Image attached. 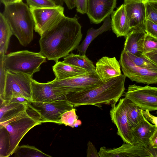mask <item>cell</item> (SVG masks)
I'll return each mask as SVG.
<instances>
[{
	"label": "cell",
	"mask_w": 157,
	"mask_h": 157,
	"mask_svg": "<svg viewBox=\"0 0 157 157\" xmlns=\"http://www.w3.org/2000/svg\"><path fill=\"white\" fill-rule=\"evenodd\" d=\"M79 18L76 14L72 17L65 16L57 25L40 36V52L48 60L56 63L77 48L82 37Z\"/></svg>",
	"instance_id": "6da1fadb"
},
{
	"label": "cell",
	"mask_w": 157,
	"mask_h": 157,
	"mask_svg": "<svg viewBox=\"0 0 157 157\" xmlns=\"http://www.w3.org/2000/svg\"><path fill=\"white\" fill-rule=\"evenodd\" d=\"M126 77L123 74L111 79L101 86L90 90L66 95L74 107L92 105L101 108L103 104L116 105L125 90Z\"/></svg>",
	"instance_id": "7a4b0ae2"
},
{
	"label": "cell",
	"mask_w": 157,
	"mask_h": 157,
	"mask_svg": "<svg viewBox=\"0 0 157 157\" xmlns=\"http://www.w3.org/2000/svg\"><path fill=\"white\" fill-rule=\"evenodd\" d=\"M3 14L20 43L26 46L33 40L34 24L28 5L22 1L4 5Z\"/></svg>",
	"instance_id": "3957f363"
},
{
	"label": "cell",
	"mask_w": 157,
	"mask_h": 157,
	"mask_svg": "<svg viewBox=\"0 0 157 157\" xmlns=\"http://www.w3.org/2000/svg\"><path fill=\"white\" fill-rule=\"evenodd\" d=\"M46 59L40 52L26 50L5 55L3 62L6 71L21 72L33 77L34 74L40 71V65L46 61Z\"/></svg>",
	"instance_id": "277c9868"
},
{
	"label": "cell",
	"mask_w": 157,
	"mask_h": 157,
	"mask_svg": "<svg viewBox=\"0 0 157 157\" xmlns=\"http://www.w3.org/2000/svg\"><path fill=\"white\" fill-rule=\"evenodd\" d=\"M74 107L66 100L50 102L28 101L26 111L29 116L41 124L52 122L60 124L59 120L62 114Z\"/></svg>",
	"instance_id": "5b68a950"
},
{
	"label": "cell",
	"mask_w": 157,
	"mask_h": 157,
	"mask_svg": "<svg viewBox=\"0 0 157 157\" xmlns=\"http://www.w3.org/2000/svg\"><path fill=\"white\" fill-rule=\"evenodd\" d=\"M32 76L21 72L6 71L4 88L0 93V101H8L18 97L32 101Z\"/></svg>",
	"instance_id": "8992f818"
},
{
	"label": "cell",
	"mask_w": 157,
	"mask_h": 157,
	"mask_svg": "<svg viewBox=\"0 0 157 157\" xmlns=\"http://www.w3.org/2000/svg\"><path fill=\"white\" fill-rule=\"evenodd\" d=\"M40 124L29 115L26 109L10 119L0 123V126L4 127L8 133L10 156L19 146L25 135L33 127Z\"/></svg>",
	"instance_id": "52a82bcc"
},
{
	"label": "cell",
	"mask_w": 157,
	"mask_h": 157,
	"mask_svg": "<svg viewBox=\"0 0 157 157\" xmlns=\"http://www.w3.org/2000/svg\"><path fill=\"white\" fill-rule=\"evenodd\" d=\"M49 82L52 86L61 90L65 95L93 89L105 83L100 80L96 72H88L72 78L55 79Z\"/></svg>",
	"instance_id": "ba28073f"
},
{
	"label": "cell",
	"mask_w": 157,
	"mask_h": 157,
	"mask_svg": "<svg viewBox=\"0 0 157 157\" xmlns=\"http://www.w3.org/2000/svg\"><path fill=\"white\" fill-rule=\"evenodd\" d=\"M30 9L34 22V30L40 36L57 25L65 16L64 8L61 6Z\"/></svg>",
	"instance_id": "9c48e42d"
},
{
	"label": "cell",
	"mask_w": 157,
	"mask_h": 157,
	"mask_svg": "<svg viewBox=\"0 0 157 157\" xmlns=\"http://www.w3.org/2000/svg\"><path fill=\"white\" fill-rule=\"evenodd\" d=\"M119 63L123 74L132 81L147 85L157 84V70L136 65L124 50L121 54Z\"/></svg>",
	"instance_id": "30bf717a"
},
{
	"label": "cell",
	"mask_w": 157,
	"mask_h": 157,
	"mask_svg": "<svg viewBox=\"0 0 157 157\" xmlns=\"http://www.w3.org/2000/svg\"><path fill=\"white\" fill-rule=\"evenodd\" d=\"M124 96L143 110H157V87L130 85Z\"/></svg>",
	"instance_id": "8fae6325"
},
{
	"label": "cell",
	"mask_w": 157,
	"mask_h": 157,
	"mask_svg": "<svg viewBox=\"0 0 157 157\" xmlns=\"http://www.w3.org/2000/svg\"><path fill=\"white\" fill-rule=\"evenodd\" d=\"M127 105L125 98L120 99L118 103L112 107L110 115L112 122L117 129V135L124 143L133 144V138L127 117Z\"/></svg>",
	"instance_id": "7c38bea8"
},
{
	"label": "cell",
	"mask_w": 157,
	"mask_h": 157,
	"mask_svg": "<svg viewBox=\"0 0 157 157\" xmlns=\"http://www.w3.org/2000/svg\"><path fill=\"white\" fill-rule=\"evenodd\" d=\"M31 88L32 101L50 102L58 100L67 101L63 92L52 86L49 82L41 83L33 79Z\"/></svg>",
	"instance_id": "4fadbf2b"
},
{
	"label": "cell",
	"mask_w": 157,
	"mask_h": 157,
	"mask_svg": "<svg viewBox=\"0 0 157 157\" xmlns=\"http://www.w3.org/2000/svg\"><path fill=\"white\" fill-rule=\"evenodd\" d=\"M117 0H87L86 13L92 24L101 23L111 15Z\"/></svg>",
	"instance_id": "5bb4252c"
},
{
	"label": "cell",
	"mask_w": 157,
	"mask_h": 157,
	"mask_svg": "<svg viewBox=\"0 0 157 157\" xmlns=\"http://www.w3.org/2000/svg\"><path fill=\"white\" fill-rule=\"evenodd\" d=\"M98 153L100 157H150L147 148L125 143L117 148L108 149L102 147Z\"/></svg>",
	"instance_id": "9a60e30c"
},
{
	"label": "cell",
	"mask_w": 157,
	"mask_h": 157,
	"mask_svg": "<svg viewBox=\"0 0 157 157\" xmlns=\"http://www.w3.org/2000/svg\"><path fill=\"white\" fill-rule=\"evenodd\" d=\"M131 27L132 29L145 30L146 20V7L142 0H124L123 3Z\"/></svg>",
	"instance_id": "2e32d148"
},
{
	"label": "cell",
	"mask_w": 157,
	"mask_h": 157,
	"mask_svg": "<svg viewBox=\"0 0 157 157\" xmlns=\"http://www.w3.org/2000/svg\"><path fill=\"white\" fill-rule=\"evenodd\" d=\"M95 72L103 82L121 75V66L115 57L104 56L96 64Z\"/></svg>",
	"instance_id": "e0dca14e"
},
{
	"label": "cell",
	"mask_w": 157,
	"mask_h": 157,
	"mask_svg": "<svg viewBox=\"0 0 157 157\" xmlns=\"http://www.w3.org/2000/svg\"><path fill=\"white\" fill-rule=\"evenodd\" d=\"M111 18V29L117 37H125L132 30L124 4L113 11Z\"/></svg>",
	"instance_id": "ac0fdd59"
},
{
	"label": "cell",
	"mask_w": 157,
	"mask_h": 157,
	"mask_svg": "<svg viewBox=\"0 0 157 157\" xmlns=\"http://www.w3.org/2000/svg\"><path fill=\"white\" fill-rule=\"evenodd\" d=\"M146 33L145 30L143 29L131 30L125 37L123 50L137 56L142 55Z\"/></svg>",
	"instance_id": "d6986e66"
},
{
	"label": "cell",
	"mask_w": 157,
	"mask_h": 157,
	"mask_svg": "<svg viewBox=\"0 0 157 157\" xmlns=\"http://www.w3.org/2000/svg\"><path fill=\"white\" fill-rule=\"evenodd\" d=\"M157 127L151 123L144 117L132 131L133 136V144H139L147 148L150 139Z\"/></svg>",
	"instance_id": "ffe728a7"
},
{
	"label": "cell",
	"mask_w": 157,
	"mask_h": 157,
	"mask_svg": "<svg viewBox=\"0 0 157 157\" xmlns=\"http://www.w3.org/2000/svg\"><path fill=\"white\" fill-rule=\"evenodd\" d=\"M56 80L73 77L84 74L88 71L85 69L74 66L63 61H58L52 67Z\"/></svg>",
	"instance_id": "44dd1931"
},
{
	"label": "cell",
	"mask_w": 157,
	"mask_h": 157,
	"mask_svg": "<svg viewBox=\"0 0 157 157\" xmlns=\"http://www.w3.org/2000/svg\"><path fill=\"white\" fill-rule=\"evenodd\" d=\"M111 28V19L109 16L104 20L103 24L99 28L95 29L92 27L89 29L85 38L77 48L79 54L86 55L87 49L91 42L99 35L110 30Z\"/></svg>",
	"instance_id": "7402d4cb"
},
{
	"label": "cell",
	"mask_w": 157,
	"mask_h": 157,
	"mask_svg": "<svg viewBox=\"0 0 157 157\" xmlns=\"http://www.w3.org/2000/svg\"><path fill=\"white\" fill-rule=\"evenodd\" d=\"M26 105L0 101V123L10 119L25 110Z\"/></svg>",
	"instance_id": "603a6c76"
},
{
	"label": "cell",
	"mask_w": 157,
	"mask_h": 157,
	"mask_svg": "<svg viewBox=\"0 0 157 157\" xmlns=\"http://www.w3.org/2000/svg\"><path fill=\"white\" fill-rule=\"evenodd\" d=\"M63 59V61L67 64L85 69L88 72H95V67L86 55L71 53Z\"/></svg>",
	"instance_id": "cb8c5ba5"
},
{
	"label": "cell",
	"mask_w": 157,
	"mask_h": 157,
	"mask_svg": "<svg viewBox=\"0 0 157 157\" xmlns=\"http://www.w3.org/2000/svg\"><path fill=\"white\" fill-rule=\"evenodd\" d=\"M13 35L2 13H0V56L6 53L10 38Z\"/></svg>",
	"instance_id": "d4e9b609"
},
{
	"label": "cell",
	"mask_w": 157,
	"mask_h": 157,
	"mask_svg": "<svg viewBox=\"0 0 157 157\" xmlns=\"http://www.w3.org/2000/svg\"><path fill=\"white\" fill-rule=\"evenodd\" d=\"M127 105V117L129 126L132 129L144 118L142 110L139 106L126 98Z\"/></svg>",
	"instance_id": "484cf974"
},
{
	"label": "cell",
	"mask_w": 157,
	"mask_h": 157,
	"mask_svg": "<svg viewBox=\"0 0 157 157\" xmlns=\"http://www.w3.org/2000/svg\"><path fill=\"white\" fill-rule=\"evenodd\" d=\"M13 155L15 157H51L43 152L34 146L28 145L19 146Z\"/></svg>",
	"instance_id": "4316f807"
},
{
	"label": "cell",
	"mask_w": 157,
	"mask_h": 157,
	"mask_svg": "<svg viewBox=\"0 0 157 157\" xmlns=\"http://www.w3.org/2000/svg\"><path fill=\"white\" fill-rule=\"evenodd\" d=\"M78 118L76 113V109L73 108L62 114L59 120L60 124H64L72 128L77 127L82 124L81 121L78 120Z\"/></svg>",
	"instance_id": "83f0119b"
},
{
	"label": "cell",
	"mask_w": 157,
	"mask_h": 157,
	"mask_svg": "<svg viewBox=\"0 0 157 157\" xmlns=\"http://www.w3.org/2000/svg\"><path fill=\"white\" fill-rule=\"evenodd\" d=\"M0 157L10 156V144L8 132L3 127L0 126Z\"/></svg>",
	"instance_id": "f1b7e54d"
},
{
	"label": "cell",
	"mask_w": 157,
	"mask_h": 157,
	"mask_svg": "<svg viewBox=\"0 0 157 157\" xmlns=\"http://www.w3.org/2000/svg\"><path fill=\"white\" fill-rule=\"evenodd\" d=\"M126 52L130 58L136 65L149 69L157 70V65L147 58L143 55L137 56Z\"/></svg>",
	"instance_id": "f546056e"
},
{
	"label": "cell",
	"mask_w": 157,
	"mask_h": 157,
	"mask_svg": "<svg viewBox=\"0 0 157 157\" xmlns=\"http://www.w3.org/2000/svg\"><path fill=\"white\" fill-rule=\"evenodd\" d=\"M143 2L146 7V20L157 25V2Z\"/></svg>",
	"instance_id": "4dcf8cb0"
},
{
	"label": "cell",
	"mask_w": 157,
	"mask_h": 157,
	"mask_svg": "<svg viewBox=\"0 0 157 157\" xmlns=\"http://www.w3.org/2000/svg\"><path fill=\"white\" fill-rule=\"evenodd\" d=\"M30 7L43 8L51 7L57 6L52 0H25Z\"/></svg>",
	"instance_id": "1f68e13d"
},
{
	"label": "cell",
	"mask_w": 157,
	"mask_h": 157,
	"mask_svg": "<svg viewBox=\"0 0 157 157\" xmlns=\"http://www.w3.org/2000/svg\"><path fill=\"white\" fill-rule=\"evenodd\" d=\"M157 50V38L146 33L143 45L144 53Z\"/></svg>",
	"instance_id": "d6a6232c"
},
{
	"label": "cell",
	"mask_w": 157,
	"mask_h": 157,
	"mask_svg": "<svg viewBox=\"0 0 157 157\" xmlns=\"http://www.w3.org/2000/svg\"><path fill=\"white\" fill-rule=\"evenodd\" d=\"M145 31L147 34L157 38V25L152 21L146 20Z\"/></svg>",
	"instance_id": "836d02e7"
},
{
	"label": "cell",
	"mask_w": 157,
	"mask_h": 157,
	"mask_svg": "<svg viewBox=\"0 0 157 157\" xmlns=\"http://www.w3.org/2000/svg\"><path fill=\"white\" fill-rule=\"evenodd\" d=\"M4 55L0 56V93L3 90L6 80V71L4 68L3 62Z\"/></svg>",
	"instance_id": "e575fe53"
},
{
	"label": "cell",
	"mask_w": 157,
	"mask_h": 157,
	"mask_svg": "<svg viewBox=\"0 0 157 157\" xmlns=\"http://www.w3.org/2000/svg\"><path fill=\"white\" fill-rule=\"evenodd\" d=\"M86 157H100L96 148L90 141H89L87 144Z\"/></svg>",
	"instance_id": "d590c367"
},
{
	"label": "cell",
	"mask_w": 157,
	"mask_h": 157,
	"mask_svg": "<svg viewBox=\"0 0 157 157\" xmlns=\"http://www.w3.org/2000/svg\"><path fill=\"white\" fill-rule=\"evenodd\" d=\"M77 12L81 14L86 13L87 0H75Z\"/></svg>",
	"instance_id": "8d00e7d4"
},
{
	"label": "cell",
	"mask_w": 157,
	"mask_h": 157,
	"mask_svg": "<svg viewBox=\"0 0 157 157\" xmlns=\"http://www.w3.org/2000/svg\"><path fill=\"white\" fill-rule=\"evenodd\" d=\"M142 112L145 118L149 122L157 127V117L152 115L147 110H142Z\"/></svg>",
	"instance_id": "74e56055"
},
{
	"label": "cell",
	"mask_w": 157,
	"mask_h": 157,
	"mask_svg": "<svg viewBox=\"0 0 157 157\" xmlns=\"http://www.w3.org/2000/svg\"><path fill=\"white\" fill-rule=\"evenodd\" d=\"M147 58L157 65V50L143 54Z\"/></svg>",
	"instance_id": "f35d334b"
},
{
	"label": "cell",
	"mask_w": 157,
	"mask_h": 157,
	"mask_svg": "<svg viewBox=\"0 0 157 157\" xmlns=\"http://www.w3.org/2000/svg\"><path fill=\"white\" fill-rule=\"evenodd\" d=\"M148 147L157 148V127L150 139Z\"/></svg>",
	"instance_id": "ab89813d"
},
{
	"label": "cell",
	"mask_w": 157,
	"mask_h": 157,
	"mask_svg": "<svg viewBox=\"0 0 157 157\" xmlns=\"http://www.w3.org/2000/svg\"><path fill=\"white\" fill-rule=\"evenodd\" d=\"M28 101L27 100L24 98L18 97L13 98L8 101L26 104Z\"/></svg>",
	"instance_id": "60d3db41"
},
{
	"label": "cell",
	"mask_w": 157,
	"mask_h": 157,
	"mask_svg": "<svg viewBox=\"0 0 157 157\" xmlns=\"http://www.w3.org/2000/svg\"><path fill=\"white\" fill-rule=\"evenodd\" d=\"M68 8L72 10L76 7L75 0H63Z\"/></svg>",
	"instance_id": "b9f144b4"
},
{
	"label": "cell",
	"mask_w": 157,
	"mask_h": 157,
	"mask_svg": "<svg viewBox=\"0 0 157 157\" xmlns=\"http://www.w3.org/2000/svg\"><path fill=\"white\" fill-rule=\"evenodd\" d=\"M150 154V157H157V148L147 147Z\"/></svg>",
	"instance_id": "7bdbcfd3"
},
{
	"label": "cell",
	"mask_w": 157,
	"mask_h": 157,
	"mask_svg": "<svg viewBox=\"0 0 157 157\" xmlns=\"http://www.w3.org/2000/svg\"><path fill=\"white\" fill-rule=\"evenodd\" d=\"M22 1V0H7L6 5L9 4L17 3Z\"/></svg>",
	"instance_id": "ee69618b"
},
{
	"label": "cell",
	"mask_w": 157,
	"mask_h": 157,
	"mask_svg": "<svg viewBox=\"0 0 157 157\" xmlns=\"http://www.w3.org/2000/svg\"><path fill=\"white\" fill-rule=\"evenodd\" d=\"M57 5L63 6L64 2L63 0H53Z\"/></svg>",
	"instance_id": "f6af8a7d"
},
{
	"label": "cell",
	"mask_w": 157,
	"mask_h": 157,
	"mask_svg": "<svg viewBox=\"0 0 157 157\" xmlns=\"http://www.w3.org/2000/svg\"><path fill=\"white\" fill-rule=\"evenodd\" d=\"M7 0H0V2L1 3L3 4L4 5H5L6 4Z\"/></svg>",
	"instance_id": "bcb514c9"
},
{
	"label": "cell",
	"mask_w": 157,
	"mask_h": 157,
	"mask_svg": "<svg viewBox=\"0 0 157 157\" xmlns=\"http://www.w3.org/2000/svg\"><path fill=\"white\" fill-rule=\"evenodd\" d=\"M143 1L146 2H157V0H145Z\"/></svg>",
	"instance_id": "7dc6e473"
},
{
	"label": "cell",
	"mask_w": 157,
	"mask_h": 157,
	"mask_svg": "<svg viewBox=\"0 0 157 157\" xmlns=\"http://www.w3.org/2000/svg\"><path fill=\"white\" fill-rule=\"evenodd\" d=\"M143 0V1H144V0Z\"/></svg>",
	"instance_id": "c3c4849f"
},
{
	"label": "cell",
	"mask_w": 157,
	"mask_h": 157,
	"mask_svg": "<svg viewBox=\"0 0 157 157\" xmlns=\"http://www.w3.org/2000/svg\"><path fill=\"white\" fill-rule=\"evenodd\" d=\"M52 0L53 1V0Z\"/></svg>",
	"instance_id": "681fc988"
}]
</instances>
